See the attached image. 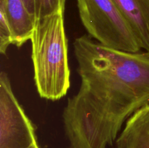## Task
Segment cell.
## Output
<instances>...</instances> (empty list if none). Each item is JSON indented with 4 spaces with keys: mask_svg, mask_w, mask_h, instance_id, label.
<instances>
[{
    "mask_svg": "<svg viewBox=\"0 0 149 148\" xmlns=\"http://www.w3.org/2000/svg\"><path fill=\"white\" fill-rule=\"evenodd\" d=\"M74 52L81 79L63 113L71 148H107L137 110L149 104V53L109 48L87 35Z\"/></svg>",
    "mask_w": 149,
    "mask_h": 148,
    "instance_id": "6da1fadb",
    "label": "cell"
},
{
    "mask_svg": "<svg viewBox=\"0 0 149 148\" xmlns=\"http://www.w3.org/2000/svg\"><path fill=\"white\" fill-rule=\"evenodd\" d=\"M64 12L36 20L31 39L35 85L41 97L56 101L71 86Z\"/></svg>",
    "mask_w": 149,
    "mask_h": 148,
    "instance_id": "7a4b0ae2",
    "label": "cell"
},
{
    "mask_svg": "<svg viewBox=\"0 0 149 148\" xmlns=\"http://www.w3.org/2000/svg\"><path fill=\"white\" fill-rule=\"evenodd\" d=\"M66 0H36V19H42L59 11H65Z\"/></svg>",
    "mask_w": 149,
    "mask_h": 148,
    "instance_id": "ba28073f",
    "label": "cell"
},
{
    "mask_svg": "<svg viewBox=\"0 0 149 148\" xmlns=\"http://www.w3.org/2000/svg\"><path fill=\"white\" fill-rule=\"evenodd\" d=\"M115 142V148H149V104L129 118Z\"/></svg>",
    "mask_w": 149,
    "mask_h": 148,
    "instance_id": "52a82bcc",
    "label": "cell"
},
{
    "mask_svg": "<svg viewBox=\"0 0 149 148\" xmlns=\"http://www.w3.org/2000/svg\"><path fill=\"white\" fill-rule=\"evenodd\" d=\"M132 28L141 49L149 53V0H112Z\"/></svg>",
    "mask_w": 149,
    "mask_h": 148,
    "instance_id": "8992f818",
    "label": "cell"
},
{
    "mask_svg": "<svg viewBox=\"0 0 149 148\" xmlns=\"http://www.w3.org/2000/svg\"><path fill=\"white\" fill-rule=\"evenodd\" d=\"M36 140L35 128L19 103L8 75L0 74V148H29Z\"/></svg>",
    "mask_w": 149,
    "mask_h": 148,
    "instance_id": "277c9868",
    "label": "cell"
},
{
    "mask_svg": "<svg viewBox=\"0 0 149 148\" xmlns=\"http://www.w3.org/2000/svg\"><path fill=\"white\" fill-rule=\"evenodd\" d=\"M13 35L5 16L0 13V52L6 55L7 49L13 44Z\"/></svg>",
    "mask_w": 149,
    "mask_h": 148,
    "instance_id": "9c48e42d",
    "label": "cell"
},
{
    "mask_svg": "<svg viewBox=\"0 0 149 148\" xmlns=\"http://www.w3.org/2000/svg\"><path fill=\"white\" fill-rule=\"evenodd\" d=\"M31 15L36 17V0H23Z\"/></svg>",
    "mask_w": 149,
    "mask_h": 148,
    "instance_id": "30bf717a",
    "label": "cell"
},
{
    "mask_svg": "<svg viewBox=\"0 0 149 148\" xmlns=\"http://www.w3.org/2000/svg\"><path fill=\"white\" fill-rule=\"evenodd\" d=\"M29 148H40V147H39V145H38L37 142H36V143L33 144V145H32L31 147H30Z\"/></svg>",
    "mask_w": 149,
    "mask_h": 148,
    "instance_id": "8fae6325",
    "label": "cell"
},
{
    "mask_svg": "<svg viewBox=\"0 0 149 148\" xmlns=\"http://www.w3.org/2000/svg\"><path fill=\"white\" fill-rule=\"evenodd\" d=\"M77 7L89 36L97 42L123 52L142 51L129 23L112 0H77Z\"/></svg>",
    "mask_w": 149,
    "mask_h": 148,
    "instance_id": "3957f363",
    "label": "cell"
},
{
    "mask_svg": "<svg viewBox=\"0 0 149 148\" xmlns=\"http://www.w3.org/2000/svg\"><path fill=\"white\" fill-rule=\"evenodd\" d=\"M0 13L5 16L13 35V44L20 47L31 39L36 19L23 0H0Z\"/></svg>",
    "mask_w": 149,
    "mask_h": 148,
    "instance_id": "5b68a950",
    "label": "cell"
}]
</instances>
